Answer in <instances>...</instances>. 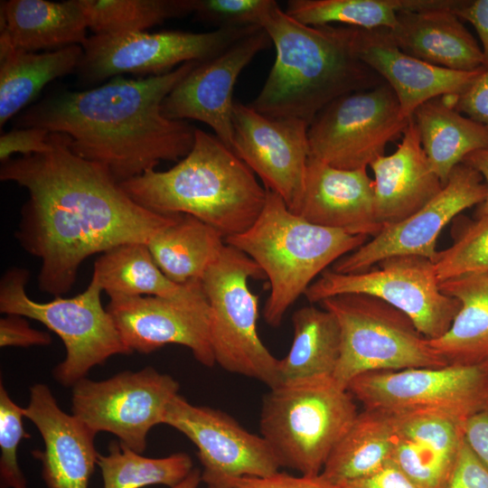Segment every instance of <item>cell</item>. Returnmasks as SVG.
Instances as JSON below:
<instances>
[{"mask_svg": "<svg viewBox=\"0 0 488 488\" xmlns=\"http://www.w3.org/2000/svg\"><path fill=\"white\" fill-rule=\"evenodd\" d=\"M103 488H142L163 484L173 488L192 471V461L185 453L160 458L142 455L119 441H112L108 454H99Z\"/></svg>", "mask_w": 488, "mask_h": 488, "instance_id": "cell-35", "label": "cell"}, {"mask_svg": "<svg viewBox=\"0 0 488 488\" xmlns=\"http://www.w3.org/2000/svg\"><path fill=\"white\" fill-rule=\"evenodd\" d=\"M442 488H488V469L473 454L464 438Z\"/></svg>", "mask_w": 488, "mask_h": 488, "instance_id": "cell-41", "label": "cell"}, {"mask_svg": "<svg viewBox=\"0 0 488 488\" xmlns=\"http://www.w3.org/2000/svg\"><path fill=\"white\" fill-rule=\"evenodd\" d=\"M319 305L340 325L341 355L333 378L343 389L368 372L448 365L407 314L379 298L343 294Z\"/></svg>", "mask_w": 488, "mask_h": 488, "instance_id": "cell-9", "label": "cell"}, {"mask_svg": "<svg viewBox=\"0 0 488 488\" xmlns=\"http://www.w3.org/2000/svg\"><path fill=\"white\" fill-rule=\"evenodd\" d=\"M463 438L473 454L488 469V406L464 422Z\"/></svg>", "mask_w": 488, "mask_h": 488, "instance_id": "cell-45", "label": "cell"}, {"mask_svg": "<svg viewBox=\"0 0 488 488\" xmlns=\"http://www.w3.org/2000/svg\"><path fill=\"white\" fill-rule=\"evenodd\" d=\"M272 42L263 28L241 38L218 56L199 63L168 94L164 117L208 125L230 150L233 144V90L242 70Z\"/></svg>", "mask_w": 488, "mask_h": 488, "instance_id": "cell-18", "label": "cell"}, {"mask_svg": "<svg viewBox=\"0 0 488 488\" xmlns=\"http://www.w3.org/2000/svg\"><path fill=\"white\" fill-rule=\"evenodd\" d=\"M87 21L78 0H5L0 4V48L41 52L88 39Z\"/></svg>", "mask_w": 488, "mask_h": 488, "instance_id": "cell-26", "label": "cell"}, {"mask_svg": "<svg viewBox=\"0 0 488 488\" xmlns=\"http://www.w3.org/2000/svg\"><path fill=\"white\" fill-rule=\"evenodd\" d=\"M119 184L142 207L192 215L224 239L249 230L267 198L251 169L217 136L200 128L191 151L173 167L149 170Z\"/></svg>", "mask_w": 488, "mask_h": 488, "instance_id": "cell-4", "label": "cell"}, {"mask_svg": "<svg viewBox=\"0 0 488 488\" xmlns=\"http://www.w3.org/2000/svg\"><path fill=\"white\" fill-rule=\"evenodd\" d=\"M265 277L252 258L225 243L201 282L210 307L215 362L227 371L258 380L272 389L279 384V360L258 336V296L248 283L249 278Z\"/></svg>", "mask_w": 488, "mask_h": 488, "instance_id": "cell-8", "label": "cell"}, {"mask_svg": "<svg viewBox=\"0 0 488 488\" xmlns=\"http://www.w3.org/2000/svg\"><path fill=\"white\" fill-rule=\"evenodd\" d=\"M358 413L333 376L315 377L269 389L259 428L281 466L316 476Z\"/></svg>", "mask_w": 488, "mask_h": 488, "instance_id": "cell-6", "label": "cell"}, {"mask_svg": "<svg viewBox=\"0 0 488 488\" xmlns=\"http://www.w3.org/2000/svg\"><path fill=\"white\" fill-rule=\"evenodd\" d=\"M267 190L265 205L252 226L225 243L244 252L270 285L263 309L267 324L279 326L288 308L326 267L363 245L368 237L308 222Z\"/></svg>", "mask_w": 488, "mask_h": 488, "instance_id": "cell-5", "label": "cell"}, {"mask_svg": "<svg viewBox=\"0 0 488 488\" xmlns=\"http://www.w3.org/2000/svg\"><path fill=\"white\" fill-rule=\"evenodd\" d=\"M347 390L364 408L431 413L464 423L488 406V369L448 364L368 372Z\"/></svg>", "mask_w": 488, "mask_h": 488, "instance_id": "cell-13", "label": "cell"}, {"mask_svg": "<svg viewBox=\"0 0 488 488\" xmlns=\"http://www.w3.org/2000/svg\"><path fill=\"white\" fill-rule=\"evenodd\" d=\"M259 28L93 34L82 45L76 71L86 84L101 83L124 73L162 75L186 62L209 61Z\"/></svg>", "mask_w": 488, "mask_h": 488, "instance_id": "cell-12", "label": "cell"}, {"mask_svg": "<svg viewBox=\"0 0 488 488\" xmlns=\"http://www.w3.org/2000/svg\"><path fill=\"white\" fill-rule=\"evenodd\" d=\"M112 295L158 296L189 303L207 301L202 282L178 285L158 267L145 243H127L102 253L91 277Z\"/></svg>", "mask_w": 488, "mask_h": 488, "instance_id": "cell-27", "label": "cell"}, {"mask_svg": "<svg viewBox=\"0 0 488 488\" xmlns=\"http://www.w3.org/2000/svg\"><path fill=\"white\" fill-rule=\"evenodd\" d=\"M262 28L275 47L276 59L249 105L265 116L310 125L335 99L384 82L358 58L353 27L306 25L277 5Z\"/></svg>", "mask_w": 488, "mask_h": 488, "instance_id": "cell-3", "label": "cell"}, {"mask_svg": "<svg viewBox=\"0 0 488 488\" xmlns=\"http://www.w3.org/2000/svg\"><path fill=\"white\" fill-rule=\"evenodd\" d=\"M394 436L390 413L364 408L330 454L320 475L338 486L380 471L393 462Z\"/></svg>", "mask_w": 488, "mask_h": 488, "instance_id": "cell-30", "label": "cell"}, {"mask_svg": "<svg viewBox=\"0 0 488 488\" xmlns=\"http://www.w3.org/2000/svg\"><path fill=\"white\" fill-rule=\"evenodd\" d=\"M28 279V270L22 267H12L3 275L0 312L36 320L61 338L66 356L52 371L60 384L72 387L109 357L132 353L103 307L102 289L94 279L75 296H55L45 303L30 298L26 293Z\"/></svg>", "mask_w": 488, "mask_h": 488, "instance_id": "cell-7", "label": "cell"}, {"mask_svg": "<svg viewBox=\"0 0 488 488\" xmlns=\"http://www.w3.org/2000/svg\"><path fill=\"white\" fill-rule=\"evenodd\" d=\"M232 151L296 213L310 156L309 125L297 118L270 117L235 102Z\"/></svg>", "mask_w": 488, "mask_h": 488, "instance_id": "cell-17", "label": "cell"}, {"mask_svg": "<svg viewBox=\"0 0 488 488\" xmlns=\"http://www.w3.org/2000/svg\"><path fill=\"white\" fill-rule=\"evenodd\" d=\"M210 488V487H207ZM229 488H337L327 483L322 476H294L276 473L267 476L245 477L235 482Z\"/></svg>", "mask_w": 488, "mask_h": 488, "instance_id": "cell-44", "label": "cell"}, {"mask_svg": "<svg viewBox=\"0 0 488 488\" xmlns=\"http://www.w3.org/2000/svg\"><path fill=\"white\" fill-rule=\"evenodd\" d=\"M403 115L385 81L344 95L321 110L308 127L311 158L343 170L368 168L387 145L404 133Z\"/></svg>", "mask_w": 488, "mask_h": 488, "instance_id": "cell-11", "label": "cell"}, {"mask_svg": "<svg viewBox=\"0 0 488 488\" xmlns=\"http://www.w3.org/2000/svg\"><path fill=\"white\" fill-rule=\"evenodd\" d=\"M365 271L338 273L324 270L306 289L314 304L343 294L379 298L407 314L428 340L443 335L456 315L460 303L440 288L433 261L418 256H393Z\"/></svg>", "mask_w": 488, "mask_h": 488, "instance_id": "cell-10", "label": "cell"}, {"mask_svg": "<svg viewBox=\"0 0 488 488\" xmlns=\"http://www.w3.org/2000/svg\"><path fill=\"white\" fill-rule=\"evenodd\" d=\"M293 342L279 360V384L333 376L341 355V329L328 310L303 306L292 315ZM278 384V385H279Z\"/></svg>", "mask_w": 488, "mask_h": 488, "instance_id": "cell-33", "label": "cell"}, {"mask_svg": "<svg viewBox=\"0 0 488 488\" xmlns=\"http://www.w3.org/2000/svg\"><path fill=\"white\" fill-rule=\"evenodd\" d=\"M81 45L28 52L0 48V126L23 110L53 80L76 71Z\"/></svg>", "mask_w": 488, "mask_h": 488, "instance_id": "cell-31", "label": "cell"}, {"mask_svg": "<svg viewBox=\"0 0 488 488\" xmlns=\"http://www.w3.org/2000/svg\"><path fill=\"white\" fill-rule=\"evenodd\" d=\"M455 0H288L285 12L311 26L339 23L365 30L391 29L397 14L454 5Z\"/></svg>", "mask_w": 488, "mask_h": 488, "instance_id": "cell-34", "label": "cell"}, {"mask_svg": "<svg viewBox=\"0 0 488 488\" xmlns=\"http://www.w3.org/2000/svg\"><path fill=\"white\" fill-rule=\"evenodd\" d=\"M485 193L482 175L464 163L457 164L442 190L424 207L399 222L384 225L376 236L338 259L333 270L361 272L393 256H418L433 261L442 230L465 210L479 205Z\"/></svg>", "mask_w": 488, "mask_h": 488, "instance_id": "cell-16", "label": "cell"}, {"mask_svg": "<svg viewBox=\"0 0 488 488\" xmlns=\"http://www.w3.org/2000/svg\"><path fill=\"white\" fill-rule=\"evenodd\" d=\"M164 424L195 445L207 487L229 488L242 478L271 475L281 467L261 435L249 432L221 410L191 404L179 394L169 403Z\"/></svg>", "mask_w": 488, "mask_h": 488, "instance_id": "cell-15", "label": "cell"}, {"mask_svg": "<svg viewBox=\"0 0 488 488\" xmlns=\"http://www.w3.org/2000/svg\"><path fill=\"white\" fill-rule=\"evenodd\" d=\"M353 46L358 58L392 89L407 117L430 99L462 94L484 69L459 71L423 61L403 52L386 28L353 27Z\"/></svg>", "mask_w": 488, "mask_h": 488, "instance_id": "cell-20", "label": "cell"}, {"mask_svg": "<svg viewBox=\"0 0 488 488\" xmlns=\"http://www.w3.org/2000/svg\"><path fill=\"white\" fill-rule=\"evenodd\" d=\"M274 0H194L198 20L221 28L258 26L277 5Z\"/></svg>", "mask_w": 488, "mask_h": 488, "instance_id": "cell-39", "label": "cell"}, {"mask_svg": "<svg viewBox=\"0 0 488 488\" xmlns=\"http://www.w3.org/2000/svg\"><path fill=\"white\" fill-rule=\"evenodd\" d=\"M49 142L46 152L2 163L0 180L27 190L14 236L41 260L39 289L61 296L86 258L122 244H147L179 214L136 203L104 166L73 153L68 136L50 133Z\"/></svg>", "mask_w": 488, "mask_h": 488, "instance_id": "cell-1", "label": "cell"}, {"mask_svg": "<svg viewBox=\"0 0 488 488\" xmlns=\"http://www.w3.org/2000/svg\"><path fill=\"white\" fill-rule=\"evenodd\" d=\"M179 383L152 367L126 371L104 380L83 378L72 386V415L96 434L108 432L142 454L152 427L164 424Z\"/></svg>", "mask_w": 488, "mask_h": 488, "instance_id": "cell-14", "label": "cell"}, {"mask_svg": "<svg viewBox=\"0 0 488 488\" xmlns=\"http://www.w3.org/2000/svg\"><path fill=\"white\" fill-rule=\"evenodd\" d=\"M106 309L132 352L147 354L167 344H179L187 347L202 365L211 368L216 363L208 301L112 295Z\"/></svg>", "mask_w": 488, "mask_h": 488, "instance_id": "cell-19", "label": "cell"}, {"mask_svg": "<svg viewBox=\"0 0 488 488\" xmlns=\"http://www.w3.org/2000/svg\"><path fill=\"white\" fill-rule=\"evenodd\" d=\"M24 410L8 395L0 383V486L1 488H28L17 458L19 445L29 438L23 425Z\"/></svg>", "mask_w": 488, "mask_h": 488, "instance_id": "cell-38", "label": "cell"}, {"mask_svg": "<svg viewBox=\"0 0 488 488\" xmlns=\"http://www.w3.org/2000/svg\"><path fill=\"white\" fill-rule=\"evenodd\" d=\"M50 132L42 127H16L0 136L1 164L11 159L14 154L23 156L50 150Z\"/></svg>", "mask_w": 488, "mask_h": 488, "instance_id": "cell-40", "label": "cell"}, {"mask_svg": "<svg viewBox=\"0 0 488 488\" xmlns=\"http://www.w3.org/2000/svg\"><path fill=\"white\" fill-rule=\"evenodd\" d=\"M199 63L139 79L117 76L83 90H61L15 117L16 127H42L69 136L77 155L104 166L118 183L178 162L192 149L195 129L167 118L162 104Z\"/></svg>", "mask_w": 488, "mask_h": 488, "instance_id": "cell-2", "label": "cell"}, {"mask_svg": "<svg viewBox=\"0 0 488 488\" xmlns=\"http://www.w3.org/2000/svg\"><path fill=\"white\" fill-rule=\"evenodd\" d=\"M23 410L43 440L44 449L32 454L42 463L47 488H88L99 456L94 445L97 434L78 418L64 412L43 383L31 388L30 400Z\"/></svg>", "mask_w": 488, "mask_h": 488, "instance_id": "cell-21", "label": "cell"}, {"mask_svg": "<svg viewBox=\"0 0 488 488\" xmlns=\"http://www.w3.org/2000/svg\"><path fill=\"white\" fill-rule=\"evenodd\" d=\"M370 167L375 217L382 227L414 214L445 185L429 164L412 117L396 151L380 156Z\"/></svg>", "mask_w": 488, "mask_h": 488, "instance_id": "cell-23", "label": "cell"}, {"mask_svg": "<svg viewBox=\"0 0 488 488\" xmlns=\"http://www.w3.org/2000/svg\"><path fill=\"white\" fill-rule=\"evenodd\" d=\"M390 414L393 463L418 488H442L462 444L464 423L431 413Z\"/></svg>", "mask_w": 488, "mask_h": 488, "instance_id": "cell-24", "label": "cell"}, {"mask_svg": "<svg viewBox=\"0 0 488 488\" xmlns=\"http://www.w3.org/2000/svg\"><path fill=\"white\" fill-rule=\"evenodd\" d=\"M460 308L449 329L428 340L450 365L488 369V274L470 275L440 283Z\"/></svg>", "mask_w": 488, "mask_h": 488, "instance_id": "cell-28", "label": "cell"}, {"mask_svg": "<svg viewBox=\"0 0 488 488\" xmlns=\"http://www.w3.org/2000/svg\"><path fill=\"white\" fill-rule=\"evenodd\" d=\"M295 214L318 226L368 238L382 228L375 217L374 183L367 168L343 170L311 157Z\"/></svg>", "mask_w": 488, "mask_h": 488, "instance_id": "cell-22", "label": "cell"}, {"mask_svg": "<svg viewBox=\"0 0 488 488\" xmlns=\"http://www.w3.org/2000/svg\"><path fill=\"white\" fill-rule=\"evenodd\" d=\"M201 482L202 472L197 468H193L183 482L173 488H198Z\"/></svg>", "mask_w": 488, "mask_h": 488, "instance_id": "cell-49", "label": "cell"}, {"mask_svg": "<svg viewBox=\"0 0 488 488\" xmlns=\"http://www.w3.org/2000/svg\"><path fill=\"white\" fill-rule=\"evenodd\" d=\"M455 97L430 99L411 117L429 164L444 184L466 155L488 147V129L457 111Z\"/></svg>", "mask_w": 488, "mask_h": 488, "instance_id": "cell-29", "label": "cell"}, {"mask_svg": "<svg viewBox=\"0 0 488 488\" xmlns=\"http://www.w3.org/2000/svg\"><path fill=\"white\" fill-rule=\"evenodd\" d=\"M94 34L144 32L193 14L194 0H78Z\"/></svg>", "mask_w": 488, "mask_h": 488, "instance_id": "cell-36", "label": "cell"}, {"mask_svg": "<svg viewBox=\"0 0 488 488\" xmlns=\"http://www.w3.org/2000/svg\"><path fill=\"white\" fill-rule=\"evenodd\" d=\"M453 6L397 14L389 29L395 44L405 53L438 67L474 71L484 67L482 48L453 12Z\"/></svg>", "mask_w": 488, "mask_h": 488, "instance_id": "cell-25", "label": "cell"}, {"mask_svg": "<svg viewBox=\"0 0 488 488\" xmlns=\"http://www.w3.org/2000/svg\"><path fill=\"white\" fill-rule=\"evenodd\" d=\"M462 163L476 170L484 180L486 193L484 200L477 205L475 218L488 216V147L469 154Z\"/></svg>", "mask_w": 488, "mask_h": 488, "instance_id": "cell-48", "label": "cell"}, {"mask_svg": "<svg viewBox=\"0 0 488 488\" xmlns=\"http://www.w3.org/2000/svg\"><path fill=\"white\" fill-rule=\"evenodd\" d=\"M337 488H418L393 462L380 471L343 483Z\"/></svg>", "mask_w": 488, "mask_h": 488, "instance_id": "cell-46", "label": "cell"}, {"mask_svg": "<svg viewBox=\"0 0 488 488\" xmlns=\"http://www.w3.org/2000/svg\"><path fill=\"white\" fill-rule=\"evenodd\" d=\"M461 19L473 24L482 43L484 67H488V0L461 1L453 8Z\"/></svg>", "mask_w": 488, "mask_h": 488, "instance_id": "cell-47", "label": "cell"}, {"mask_svg": "<svg viewBox=\"0 0 488 488\" xmlns=\"http://www.w3.org/2000/svg\"><path fill=\"white\" fill-rule=\"evenodd\" d=\"M51 343L48 333L32 328L23 316L6 314L0 319L1 347L47 346Z\"/></svg>", "mask_w": 488, "mask_h": 488, "instance_id": "cell-42", "label": "cell"}, {"mask_svg": "<svg viewBox=\"0 0 488 488\" xmlns=\"http://www.w3.org/2000/svg\"><path fill=\"white\" fill-rule=\"evenodd\" d=\"M162 272L173 282L201 281L225 246L222 234L188 214L158 231L146 244Z\"/></svg>", "mask_w": 488, "mask_h": 488, "instance_id": "cell-32", "label": "cell"}, {"mask_svg": "<svg viewBox=\"0 0 488 488\" xmlns=\"http://www.w3.org/2000/svg\"><path fill=\"white\" fill-rule=\"evenodd\" d=\"M453 243L433 259L440 283L470 275L488 274V216L464 219Z\"/></svg>", "mask_w": 488, "mask_h": 488, "instance_id": "cell-37", "label": "cell"}, {"mask_svg": "<svg viewBox=\"0 0 488 488\" xmlns=\"http://www.w3.org/2000/svg\"><path fill=\"white\" fill-rule=\"evenodd\" d=\"M455 108L488 129V67L455 97Z\"/></svg>", "mask_w": 488, "mask_h": 488, "instance_id": "cell-43", "label": "cell"}]
</instances>
